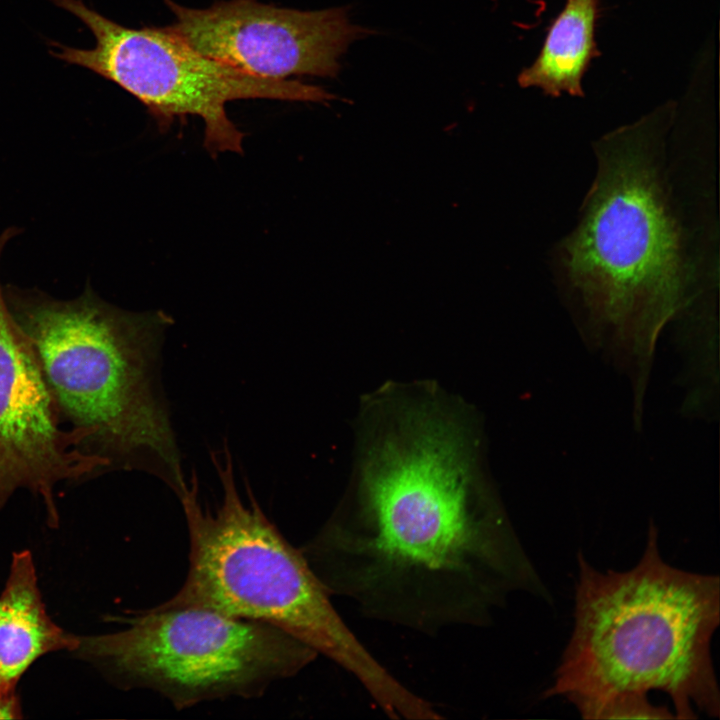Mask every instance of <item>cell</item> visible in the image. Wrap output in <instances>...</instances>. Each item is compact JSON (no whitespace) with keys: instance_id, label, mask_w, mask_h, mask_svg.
Returning <instances> with one entry per match:
<instances>
[{"instance_id":"1","label":"cell","mask_w":720,"mask_h":720,"mask_svg":"<svg viewBox=\"0 0 720 720\" xmlns=\"http://www.w3.org/2000/svg\"><path fill=\"white\" fill-rule=\"evenodd\" d=\"M367 437L356 486L301 549L329 594L369 619L433 635L484 626L537 575L474 472L464 422L396 405Z\"/></svg>"},{"instance_id":"2","label":"cell","mask_w":720,"mask_h":720,"mask_svg":"<svg viewBox=\"0 0 720 720\" xmlns=\"http://www.w3.org/2000/svg\"><path fill=\"white\" fill-rule=\"evenodd\" d=\"M574 627L545 697L575 707L617 695L666 693L676 718L718 717L711 640L720 621L716 575L666 563L650 527L639 562L602 572L578 555Z\"/></svg>"},{"instance_id":"3","label":"cell","mask_w":720,"mask_h":720,"mask_svg":"<svg viewBox=\"0 0 720 720\" xmlns=\"http://www.w3.org/2000/svg\"><path fill=\"white\" fill-rule=\"evenodd\" d=\"M29 338L62 419L90 433L110 469L140 470L185 491L180 453L160 382L172 318L126 312L83 295L33 300L11 311Z\"/></svg>"},{"instance_id":"4","label":"cell","mask_w":720,"mask_h":720,"mask_svg":"<svg viewBox=\"0 0 720 720\" xmlns=\"http://www.w3.org/2000/svg\"><path fill=\"white\" fill-rule=\"evenodd\" d=\"M212 456L221 505H200L194 476L179 497L189 532V569L178 592L154 610L201 608L274 626L350 673L389 717L407 712L415 694L348 628L300 549L266 517L249 492L238 494L231 456Z\"/></svg>"},{"instance_id":"5","label":"cell","mask_w":720,"mask_h":720,"mask_svg":"<svg viewBox=\"0 0 720 720\" xmlns=\"http://www.w3.org/2000/svg\"><path fill=\"white\" fill-rule=\"evenodd\" d=\"M674 112L662 106L595 144L596 178L559 245L562 280L614 319H658L697 280L666 161Z\"/></svg>"},{"instance_id":"6","label":"cell","mask_w":720,"mask_h":720,"mask_svg":"<svg viewBox=\"0 0 720 720\" xmlns=\"http://www.w3.org/2000/svg\"><path fill=\"white\" fill-rule=\"evenodd\" d=\"M122 631L79 636L75 653L119 687L151 690L181 710L228 698H256L318 656L263 622L201 608L147 609Z\"/></svg>"},{"instance_id":"7","label":"cell","mask_w":720,"mask_h":720,"mask_svg":"<svg viewBox=\"0 0 720 720\" xmlns=\"http://www.w3.org/2000/svg\"><path fill=\"white\" fill-rule=\"evenodd\" d=\"M79 18L96 46L78 49L53 43L52 54L116 83L145 105L158 127L198 116L204 122V147L212 155L242 153V133L225 106L238 99H273L326 104L337 95L322 87L244 73L209 58L166 27H124L87 7L82 0H51Z\"/></svg>"},{"instance_id":"8","label":"cell","mask_w":720,"mask_h":720,"mask_svg":"<svg viewBox=\"0 0 720 720\" xmlns=\"http://www.w3.org/2000/svg\"><path fill=\"white\" fill-rule=\"evenodd\" d=\"M164 1L175 16L170 32L209 58L268 79L336 77L348 47L375 33L353 23L347 7L301 11L230 0L194 9Z\"/></svg>"},{"instance_id":"9","label":"cell","mask_w":720,"mask_h":720,"mask_svg":"<svg viewBox=\"0 0 720 720\" xmlns=\"http://www.w3.org/2000/svg\"><path fill=\"white\" fill-rule=\"evenodd\" d=\"M10 232L0 236V254ZM35 350L0 289V509L19 489L40 496L58 522L56 486L109 470L90 433L64 429Z\"/></svg>"},{"instance_id":"10","label":"cell","mask_w":720,"mask_h":720,"mask_svg":"<svg viewBox=\"0 0 720 720\" xmlns=\"http://www.w3.org/2000/svg\"><path fill=\"white\" fill-rule=\"evenodd\" d=\"M78 642L79 636L64 631L46 613L31 553H14L0 595V694L16 692L21 676L38 658L74 652Z\"/></svg>"},{"instance_id":"11","label":"cell","mask_w":720,"mask_h":720,"mask_svg":"<svg viewBox=\"0 0 720 720\" xmlns=\"http://www.w3.org/2000/svg\"><path fill=\"white\" fill-rule=\"evenodd\" d=\"M600 0H566L551 22L535 61L518 75L522 88H539L545 95L583 96L582 79L600 55L595 28Z\"/></svg>"},{"instance_id":"12","label":"cell","mask_w":720,"mask_h":720,"mask_svg":"<svg viewBox=\"0 0 720 720\" xmlns=\"http://www.w3.org/2000/svg\"><path fill=\"white\" fill-rule=\"evenodd\" d=\"M585 719H671V711L654 705L647 695H617L577 708Z\"/></svg>"},{"instance_id":"13","label":"cell","mask_w":720,"mask_h":720,"mask_svg":"<svg viewBox=\"0 0 720 720\" xmlns=\"http://www.w3.org/2000/svg\"><path fill=\"white\" fill-rule=\"evenodd\" d=\"M22 718L19 698L14 693L0 694V719Z\"/></svg>"}]
</instances>
